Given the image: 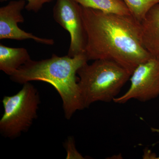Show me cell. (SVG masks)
Listing matches in <instances>:
<instances>
[{
  "instance_id": "5b68a950",
  "label": "cell",
  "mask_w": 159,
  "mask_h": 159,
  "mask_svg": "<svg viewBox=\"0 0 159 159\" xmlns=\"http://www.w3.org/2000/svg\"><path fill=\"white\" fill-rule=\"evenodd\" d=\"M128 90L113 102L124 104L131 99L145 102L159 96V60L152 57L139 65L131 75Z\"/></svg>"
},
{
  "instance_id": "30bf717a",
  "label": "cell",
  "mask_w": 159,
  "mask_h": 159,
  "mask_svg": "<svg viewBox=\"0 0 159 159\" xmlns=\"http://www.w3.org/2000/svg\"><path fill=\"white\" fill-rule=\"evenodd\" d=\"M85 8L99 10L107 13L131 15L123 0H75Z\"/></svg>"
},
{
  "instance_id": "7a4b0ae2",
  "label": "cell",
  "mask_w": 159,
  "mask_h": 159,
  "mask_svg": "<svg viewBox=\"0 0 159 159\" xmlns=\"http://www.w3.org/2000/svg\"><path fill=\"white\" fill-rule=\"evenodd\" d=\"M89 61L85 54L74 57H59L53 54L40 61L30 59L10 76L13 82L23 84L41 81L53 86L62 101L66 119H70L77 111L84 109L77 77V71Z\"/></svg>"
},
{
  "instance_id": "9c48e42d",
  "label": "cell",
  "mask_w": 159,
  "mask_h": 159,
  "mask_svg": "<svg viewBox=\"0 0 159 159\" xmlns=\"http://www.w3.org/2000/svg\"><path fill=\"white\" fill-rule=\"evenodd\" d=\"M31 59L25 48H12L0 44V70L11 76Z\"/></svg>"
},
{
  "instance_id": "ba28073f",
  "label": "cell",
  "mask_w": 159,
  "mask_h": 159,
  "mask_svg": "<svg viewBox=\"0 0 159 159\" xmlns=\"http://www.w3.org/2000/svg\"><path fill=\"white\" fill-rule=\"evenodd\" d=\"M141 26L143 45L152 57L159 60V4L151 9Z\"/></svg>"
},
{
  "instance_id": "52a82bcc",
  "label": "cell",
  "mask_w": 159,
  "mask_h": 159,
  "mask_svg": "<svg viewBox=\"0 0 159 159\" xmlns=\"http://www.w3.org/2000/svg\"><path fill=\"white\" fill-rule=\"evenodd\" d=\"M25 0L11 1L0 8V39H31L43 44H54L53 39L37 37L19 28L18 24L25 21L21 11L25 7Z\"/></svg>"
},
{
  "instance_id": "7c38bea8",
  "label": "cell",
  "mask_w": 159,
  "mask_h": 159,
  "mask_svg": "<svg viewBox=\"0 0 159 159\" xmlns=\"http://www.w3.org/2000/svg\"><path fill=\"white\" fill-rule=\"evenodd\" d=\"M1 2H5L7 0H0ZM28 3L26 5L25 8L28 11L37 12L42 8L45 4L50 2L52 0H26Z\"/></svg>"
},
{
  "instance_id": "4fadbf2b",
  "label": "cell",
  "mask_w": 159,
  "mask_h": 159,
  "mask_svg": "<svg viewBox=\"0 0 159 159\" xmlns=\"http://www.w3.org/2000/svg\"><path fill=\"white\" fill-rule=\"evenodd\" d=\"M68 156L67 159H84L83 157L77 151L74 145V140L71 138H69L67 142Z\"/></svg>"
},
{
  "instance_id": "2e32d148",
  "label": "cell",
  "mask_w": 159,
  "mask_h": 159,
  "mask_svg": "<svg viewBox=\"0 0 159 159\" xmlns=\"http://www.w3.org/2000/svg\"><path fill=\"white\" fill-rule=\"evenodd\" d=\"M157 159H159V157H157Z\"/></svg>"
},
{
  "instance_id": "277c9868",
  "label": "cell",
  "mask_w": 159,
  "mask_h": 159,
  "mask_svg": "<svg viewBox=\"0 0 159 159\" xmlns=\"http://www.w3.org/2000/svg\"><path fill=\"white\" fill-rule=\"evenodd\" d=\"M4 113L0 120V133L6 138L13 139L26 132L37 117L40 102L37 89L30 82L15 95L5 96L2 100Z\"/></svg>"
},
{
  "instance_id": "8992f818",
  "label": "cell",
  "mask_w": 159,
  "mask_h": 159,
  "mask_svg": "<svg viewBox=\"0 0 159 159\" xmlns=\"http://www.w3.org/2000/svg\"><path fill=\"white\" fill-rule=\"evenodd\" d=\"M53 11L55 21L70 33L71 42L68 55L74 57L84 54L86 34L81 6L75 0H57Z\"/></svg>"
},
{
  "instance_id": "5bb4252c",
  "label": "cell",
  "mask_w": 159,
  "mask_h": 159,
  "mask_svg": "<svg viewBox=\"0 0 159 159\" xmlns=\"http://www.w3.org/2000/svg\"><path fill=\"white\" fill-rule=\"evenodd\" d=\"M143 159H157L156 155L152 153L151 151L147 149L144 151V155L143 156Z\"/></svg>"
},
{
  "instance_id": "3957f363",
  "label": "cell",
  "mask_w": 159,
  "mask_h": 159,
  "mask_svg": "<svg viewBox=\"0 0 159 159\" xmlns=\"http://www.w3.org/2000/svg\"><path fill=\"white\" fill-rule=\"evenodd\" d=\"M77 74L84 108L95 102L113 101L131 75L117 62L107 59L86 62Z\"/></svg>"
},
{
  "instance_id": "6da1fadb",
  "label": "cell",
  "mask_w": 159,
  "mask_h": 159,
  "mask_svg": "<svg viewBox=\"0 0 159 159\" xmlns=\"http://www.w3.org/2000/svg\"><path fill=\"white\" fill-rule=\"evenodd\" d=\"M88 60L117 62L131 74L151 58L143 45L141 23L131 15L107 13L81 6Z\"/></svg>"
},
{
  "instance_id": "8fae6325",
  "label": "cell",
  "mask_w": 159,
  "mask_h": 159,
  "mask_svg": "<svg viewBox=\"0 0 159 159\" xmlns=\"http://www.w3.org/2000/svg\"><path fill=\"white\" fill-rule=\"evenodd\" d=\"M131 14L139 22L145 19L151 9L157 4L159 0H123Z\"/></svg>"
},
{
  "instance_id": "9a60e30c",
  "label": "cell",
  "mask_w": 159,
  "mask_h": 159,
  "mask_svg": "<svg viewBox=\"0 0 159 159\" xmlns=\"http://www.w3.org/2000/svg\"><path fill=\"white\" fill-rule=\"evenodd\" d=\"M151 130L153 132L159 133V129H158L152 128Z\"/></svg>"
}]
</instances>
